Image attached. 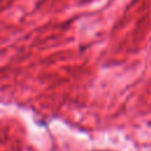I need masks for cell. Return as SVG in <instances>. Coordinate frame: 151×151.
I'll return each instance as SVG.
<instances>
[]
</instances>
